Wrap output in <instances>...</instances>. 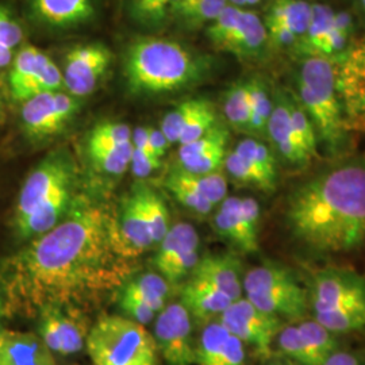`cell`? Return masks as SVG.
<instances>
[{
	"mask_svg": "<svg viewBox=\"0 0 365 365\" xmlns=\"http://www.w3.org/2000/svg\"><path fill=\"white\" fill-rule=\"evenodd\" d=\"M223 167L227 172V175L237 184L253 187V188H257L265 194H271L269 190H268V185L261 178L260 173L255 170L244 157L241 156L240 153H237L235 149L232 152H227V155L225 157Z\"/></svg>",
	"mask_w": 365,
	"mask_h": 365,
	"instance_id": "42",
	"label": "cell"
},
{
	"mask_svg": "<svg viewBox=\"0 0 365 365\" xmlns=\"http://www.w3.org/2000/svg\"><path fill=\"white\" fill-rule=\"evenodd\" d=\"M227 1H229V4H233L235 7H241V9H244V7H252V6H256V4L261 3L262 0H227Z\"/></svg>",
	"mask_w": 365,
	"mask_h": 365,
	"instance_id": "55",
	"label": "cell"
},
{
	"mask_svg": "<svg viewBox=\"0 0 365 365\" xmlns=\"http://www.w3.org/2000/svg\"><path fill=\"white\" fill-rule=\"evenodd\" d=\"M245 359H247L245 344L233 334H230L225 344L221 356L218 357V360L214 365H244Z\"/></svg>",
	"mask_w": 365,
	"mask_h": 365,
	"instance_id": "50",
	"label": "cell"
},
{
	"mask_svg": "<svg viewBox=\"0 0 365 365\" xmlns=\"http://www.w3.org/2000/svg\"><path fill=\"white\" fill-rule=\"evenodd\" d=\"M314 319L334 334H346L363 330L365 329V304L314 314Z\"/></svg>",
	"mask_w": 365,
	"mask_h": 365,
	"instance_id": "35",
	"label": "cell"
},
{
	"mask_svg": "<svg viewBox=\"0 0 365 365\" xmlns=\"http://www.w3.org/2000/svg\"><path fill=\"white\" fill-rule=\"evenodd\" d=\"M39 24L54 29L78 26L95 15L91 0H27Z\"/></svg>",
	"mask_w": 365,
	"mask_h": 365,
	"instance_id": "24",
	"label": "cell"
},
{
	"mask_svg": "<svg viewBox=\"0 0 365 365\" xmlns=\"http://www.w3.org/2000/svg\"><path fill=\"white\" fill-rule=\"evenodd\" d=\"M245 298L264 313L280 319L302 321L310 310L307 289L288 268L265 261L242 279Z\"/></svg>",
	"mask_w": 365,
	"mask_h": 365,
	"instance_id": "6",
	"label": "cell"
},
{
	"mask_svg": "<svg viewBox=\"0 0 365 365\" xmlns=\"http://www.w3.org/2000/svg\"><path fill=\"white\" fill-rule=\"evenodd\" d=\"M0 365H57L53 352L38 334L0 330Z\"/></svg>",
	"mask_w": 365,
	"mask_h": 365,
	"instance_id": "22",
	"label": "cell"
},
{
	"mask_svg": "<svg viewBox=\"0 0 365 365\" xmlns=\"http://www.w3.org/2000/svg\"><path fill=\"white\" fill-rule=\"evenodd\" d=\"M138 190L150 235L155 245H158L170 230V212L163 197L152 188L146 187L145 184H138Z\"/></svg>",
	"mask_w": 365,
	"mask_h": 365,
	"instance_id": "31",
	"label": "cell"
},
{
	"mask_svg": "<svg viewBox=\"0 0 365 365\" xmlns=\"http://www.w3.org/2000/svg\"><path fill=\"white\" fill-rule=\"evenodd\" d=\"M205 72L199 57L182 43L168 39L144 38L131 43L123 75L137 95H164L197 83Z\"/></svg>",
	"mask_w": 365,
	"mask_h": 365,
	"instance_id": "3",
	"label": "cell"
},
{
	"mask_svg": "<svg viewBox=\"0 0 365 365\" xmlns=\"http://www.w3.org/2000/svg\"><path fill=\"white\" fill-rule=\"evenodd\" d=\"M190 277L220 289L232 300L240 299L244 292L241 262L232 253L207 255L200 257Z\"/></svg>",
	"mask_w": 365,
	"mask_h": 365,
	"instance_id": "21",
	"label": "cell"
},
{
	"mask_svg": "<svg viewBox=\"0 0 365 365\" xmlns=\"http://www.w3.org/2000/svg\"><path fill=\"white\" fill-rule=\"evenodd\" d=\"M294 95L312 119L318 143L330 153L345 145L344 108L336 87V66L327 57H304L295 75Z\"/></svg>",
	"mask_w": 365,
	"mask_h": 365,
	"instance_id": "4",
	"label": "cell"
},
{
	"mask_svg": "<svg viewBox=\"0 0 365 365\" xmlns=\"http://www.w3.org/2000/svg\"><path fill=\"white\" fill-rule=\"evenodd\" d=\"M134 271L117 212L76 197L61 221L1 267L3 313L37 317L48 306L83 312L118 292Z\"/></svg>",
	"mask_w": 365,
	"mask_h": 365,
	"instance_id": "1",
	"label": "cell"
},
{
	"mask_svg": "<svg viewBox=\"0 0 365 365\" xmlns=\"http://www.w3.org/2000/svg\"><path fill=\"white\" fill-rule=\"evenodd\" d=\"M76 110L78 101L71 93L43 92L22 102V125L30 137L46 138L61 130Z\"/></svg>",
	"mask_w": 365,
	"mask_h": 365,
	"instance_id": "15",
	"label": "cell"
},
{
	"mask_svg": "<svg viewBox=\"0 0 365 365\" xmlns=\"http://www.w3.org/2000/svg\"><path fill=\"white\" fill-rule=\"evenodd\" d=\"M261 210L256 199L226 196L214 214L217 235L242 253L259 250Z\"/></svg>",
	"mask_w": 365,
	"mask_h": 365,
	"instance_id": "8",
	"label": "cell"
},
{
	"mask_svg": "<svg viewBox=\"0 0 365 365\" xmlns=\"http://www.w3.org/2000/svg\"><path fill=\"white\" fill-rule=\"evenodd\" d=\"M359 3H360V7H361L363 13L365 14V0H359Z\"/></svg>",
	"mask_w": 365,
	"mask_h": 365,
	"instance_id": "56",
	"label": "cell"
},
{
	"mask_svg": "<svg viewBox=\"0 0 365 365\" xmlns=\"http://www.w3.org/2000/svg\"><path fill=\"white\" fill-rule=\"evenodd\" d=\"M14 60V51L0 43V68L9 66Z\"/></svg>",
	"mask_w": 365,
	"mask_h": 365,
	"instance_id": "54",
	"label": "cell"
},
{
	"mask_svg": "<svg viewBox=\"0 0 365 365\" xmlns=\"http://www.w3.org/2000/svg\"><path fill=\"white\" fill-rule=\"evenodd\" d=\"M235 150L260 173L269 192H274L277 185V168L276 157L269 146L255 138H245L237 144Z\"/></svg>",
	"mask_w": 365,
	"mask_h": 365,
	"instance_id": "28",
	"label": "cell"
},
{
	"mask_svg": "<svg viewBox=\"0 0 365 365\" xmlns=\"http://www.w3.org/2000/svg\"><path fill=\"white\" fill-rule=\"evenodd\" d=\"M155 265L173 287L187 280L200 260V240L195 227L187 222L170 226L168 233L157 245Z\"/></svg>",
	"mask_w": 365,
	"mask_h": 365,
	"instance_id": "13",
	"label": "cell"
},
{
	"mask_svg": "<svg viewBox=\"0 0 365 365\" xmlns=\"http://www.w3.org/2000/svg\"><path fill=\"white\" fill-rule=\"evenodd\" d=\"M206 102L207 99L203 98H192L165 114V117L161 120L160 130L163 131L170 145L179 144L182 129L200 111V108L206 105Z\"/></svg>",
	"mask_w": 365,
	"mask_h": 365,
	"instance_id": "38",
	"label": "cell"
},
{
	"mask_svg": "<svg viewBox=\"0 0 365 365\" xmlns=\"http://www.w3.org/2000/svg\"><path fill=\"white\" fill-rule=\"evenodd\" d=\"M160 167H161V158H158L152 153H146L140 149L133 148L130 170L135 178L138 179L148 178L155 170H160Z\"/></svg>",
	"mask_w": 365,
	"mask_h": 365,
	"instance_id": "49",
	"label": "cell"
},
{
	"mask_svg": "<svg viewBox=\"0 0 365 365\" xmlns=\"http://www.w3.org/2000/svg\"><path fill=\"white\" fill-rule=\"evenodd\" d=\"M313 14L307 0H274L264 21L268 38L277 48H295L304 36Z\"/></svg>",
	"mask_w": 365,
	"mask_h": 365,
	"instance_id": "18",
	"label": "cell"
},
{
	"mask_svg": "<svg viewBox=\"0 0 365 365\" xmlns=\"http://www.w3.org/2000/svg\"><path fill=\"white\" fill-rule=\"evenodd\" d=\"M298 329L317 365L324 364L331 353L339 351V341L336 339V334L322 327L314 318L299 321Z\"/></svg>",
	"mask_w": 365,
	"mask_h": 365,
	"instance_id": "30",
	"label": "cell"
},
{
	"mask_svg": "<svg viewBox=\"0 0 365 365\" xmlns=\"http://www.w3.org/2000/svg\"><path fill=\"white\" fill-rule=\"evenodd\" d=\"M61 87L63 71L38 48L24 45L11 63L10 88L14 99L25 102L38 93L60 91Z\"/></svg>",
	"mask_w": 365,
	"mask_h": 365,
	"instance_id": "11",
	"label": "cell"
},
{
	"mask_svg": "<svg viewBox=\"0 0 365 365\" xmlns=\"http://www.w3.org/2000/svg\"><path fill=\"white\" fill-rule=\"evenodd\" d=\"M133 143L119 146L88 148L93 165L107 175L118 176L130 168Z\"/></svg>",
	"mask_w": 365,
	"mask_h": 365,
	"instance_id": "36",
	"label": "cell"
},
{
	"mask_svg": "<svg viewBox=\"0 0 365 365\" xmlns=\"http://www.w3.org/2000/svg\"><path fill=\"white\" fill-rule=\"evenodd\" d=\"M180 300L196 321L205 324L217 319L235 302L220 289L192 277L182 283Z\"/></svg>",
	"mask_w": 365,
	"mask_h": 365,
	"instance_id": "25",
	"label": "cell"
},
{
	"mask_svg": "<svg viewBox=\"0 0 365 365\" xmlns=\"http://www.w3.org/2000/svg\"><path fill=\"white\" fill-rule=\"evenodd\" d=\"M153 339L165 364L195 365L192 315L182 300L168 303L157 314Z\"/></svg>",
	"mask_w": 365,
	"mask_h": 365,
	"instance_id": "9",
	"label": "cell"
},
{
	"mask_svg": "<svg viewBox=\"0 0 365 365\" xmlns=\"http://www.w3.org/2000/svg\"><path fill=\"white\" fill-rule=\"evenodd\" d=\"M86 351L92 365H158L153 336L122 315H101L90 327Z\"/></svg>",
	"mask_w": 365,
	"mask_h": 365,
	"instance_id": "5",
	"label": "cell"
},
{
	"mask_svg": "<svg viewBox=\"0 0 365 365\" xmlns=\"http://www.w3.org/2000/svg\"><path fill=\"white\" fill-rule=\"evenodd\" d=\"M229 4L227 0H203L199 4H196L194 9H191L187 14L180 16L187 26L197 27L211 24L222 10Z\"/></svg>",
	"mask_w": 365,
	"mask_h": 365,
	"instance_id": "47",
	"label": "cell"
},
{
	"mask_svg": "<svg viewBox=\"0 0 365 365\" xmlns=\"http://www.w3.org/2000/svg\"><path fill=\"white\" fill-rule=\"evenodd\" d=\"M289 118L291 125L304 153L312 160L318 157V137L313 122L297 101L294 92L289 91Z\"/></svg>",
	"mask_w": 365,
	"mask_h": 365,
	"instance_id": "39",
	"label": "cell"
},
{
	"mask_svg": "<svg viewBox=\"0 0 365 365\" xmlns=\"http://www.w3.org/2000/svg\"><path fill=\"white\" fill-rule=\"evenodd\" d=\"M268 41L264 21L257 14L242 9L235 27L217 49L240 58H257L265 51Z\"/></svg>",
	"mask_w": 365,
	"mask_h": 365,
	"instance_id": "23",
	"label": "cell"
},
{
	"mask_svg": "<svg viewBox=\"0 0 365 365\" xmlns=\"http://www.w3.org/2000/svg\"><path fill=\"white\" fill-rule=\"evenodd\" d=\"M229 143V131L222 126L221 123H217L214 128H211L205 135L197 138L195 141L179 145V161L199 156L202 153L210 152L217 148H225Z\"/></svg>",
	"mask_w": 365,
	"mask_h": 365,
	"instance_id": "44",
	"label": "cell"
},
{
	"mask_svg": "<svg viewBox=\"0 0 365 365\" xmlns=\"http://www.w3.org/2000/svg\"><path fill=\"white\" fill-rule=\"evenodd\" d=\"M111 63V53L102 45H83L69 51L63 69L64 87L75 98L96 90Z\"/></svg>",
	"mask_w": 365,
	"mask_h": 365,
	"instance_id": "16",
	"label": "cell"
},
{
	"mask_svg": "<svg viewBox=\"0 0 365 365\" xmlns=\"http://www.w3.org/2000/svg\"><path fill=\"white\" fill-rule=\"evenodd\" d=\"M230 333L217 319L205 324L195 341V365H214L221 356Z\"/></svg>",
	"mask_w": 365,
	"mask_h": 365,
	"instance_id": "29",
	"label": "cell"
},
{
	"mask_svg": "<svg viewBox=\"0 0 365 365\" xmlns=\"http://www.w3.org/2000/svg\"><path fill=\"white\" fill-rule=\"evenodd\" d=\"M180 0H131V18L141 26L156 29L167 22Z\"/></svg>",
	"mask_w": 365,
	"mask_h": 365,
	"instance_id": "34",
	"label": "cell"
},
{
	"mask_svg": "<svg viewBox=\"0 0 365 365\" xmlns=\"http://www.w3.org/2000/svg\"><path fill=\"white\" fill-rule=\"evenodd\" d=\"M272 365H292V364H272Z\"/></svg>",
	"mask_w": 365,
	"mask_h": 365,
	"instance_id": "58",
	"label": "cell"
},
{
	"mask_svg": "<svg viewBox=\"0 0 365 365\" xmlns=\"http://www.w3.org/2000/svg\"><path fill=\"white\" fill-rule=\"evenodd\" d=\"M117 225L119 235L134 259L156 247L145 217L138 184L122 199L117 212Z\"/></svg>",
	"mask_w": 365,
	"mask_h": 365,
	"instance_id": "20",
	"label": "cell"
},
{
	"mask_svg": "<svg viewBox=\"0 0 365 365\" xmlns=\"http://www.w3.org/2000/svg\"><path fill=\"white\" fill-rule=\"evenodd\" d=\"M322 365H365V360L356 353L336 351L327 357Z\"/></svg>",
	"mask_w": 365,
	"mask_h": 365,
	"instance_id": "51",
	"label": "cell"
},
{
	"mask_svg": "<svg viewBox=\"0 0 365 365\" xmlns=\"http://www.w3.org/2000/svg\"><path fill=\"white\" fill-rule=\"evenodd\" d=\"M307 295L313 315L365 304V276L344 268L321 269L313 274Z\"/></svg>",
	"mask_w": 365,
	"mask_h": 365,
	"instance_id": "12",
	"label": "cell"
},
{
	"mask_svg": "<svg viewBox=\"0 0 365 365\" xmlns=\"http://www.w3.org/2000/svg\"><path fill=\"white\" fill-rule=\"evenodd\" d=\"M165 187L176 202H179L182 207L194 212L197 217H207L215 209V206L200 195L195 188L180 179L176 170H172L167 176Z\"/></svg>",
	"mask_w": 365,
	"mask_h": 365,
	"instance_id": "37",
	"label": "cell"
},
{
	"mask_svg": "<svg viewBox=\"0 0 365 365\" xmlns=\"http://www.w3.org/2000/svg\"><path fill=\"white\" fill-rule=\"evenodd\" d=\"M274 345L277 346L279 352L298 365H317L313 354L310 353L304 339L300 336L298 325L280 327Z\"/></svg>",
	"mask_w": 365,
	"mask_h": 365,
	"instance_id": "41",
	"label": "cell"
},
{
	"mask_svg": "<svg viewBox=\"0 0 365 365\" xmlns=\"http://www.w3.org/2000/svg\"><path fill=\"white\" fill-rule=\"evenodd\" d=\"M176 173L180 176L187 184H190L192 188L206 197L210 203L214 206H218L222 200L227 196V179L222 173L221 170L212 172V173H206V175H195V173H188L182 168H178Z\"/></svg>",
	"mask_w": 365,
	"mask_h": 365,
	"instance_id": "40",
	"label": "cell"
},
{
	"mask_svg": "<svg viewBox=\"0 0 365 365\" xmlns=\"http://www.w3.org/2000/svg\"><path fill=\"white\" fill-rule=\"evenodd\" d=\"M75 163L66 150H57L42 160L24 182L15 211V222L48 202L54 194L75 182Z\"/></svg>",
	"mask_w": 365,
	"mask_h": 365,
	"instance_id": "7",
	"label": "cell"
},
{
	"mask_svg": "<svg viewBox=\"0 0 365 365\" xmlns=\"http://www.w3.org/2000/svg\"><path fill=\"white\" fill-rule=\"evenodd\" d=\"M148 129H149V143H150V148H152L153 153L158 158H163L167 149L170 148V144L168 143V140L165 138V135L160 129H155V128H148Z\"/></svg>",
	"mask_w": 365,
	"mask_h": 365,
	"instance_id": "52",
	"label": "cell"
},
{
	"mask_svg": "<svg viewBox=\"0 0 365 365\" xmlns=\"http://www.w3.org/2000/svg\"><path fill=\"white\" fill-rule=\"evenodd\" d=\"M227 155V149L225 148H217L206 153H202L199 156L191 157L187 160L180 161V168L188 173L195 175H206L218 172L225 164V157Z\"/></svg>",
	"mask_w": 365,
	"mask_h": 365,
	"instance_id": "46",
	"label": "cell"
},
{
	"mask_svg": "<svg viewBox=\"0 0 365 365\" xmlns=\"http://www.w3.org/2000/svg\"><path fill=\"white\" fill-rule=\"evenodd\" d=\"M223 113L227 123L233 129L249 133L250 99L248 81L235 83L226 91L223 101Z\"/></svg>",
	"mask_w": 365,
	"mask_h": 365,
	"instance_id": "33",
	"label": "cell"
},
{
	"mask_svg": "<svg viewBox=\"0 0 365 365\" xmlns=\"http://www.w3.org/2000/svg\"><path fill=\"white\" fill-rule=\"evenodd\" d=\"M272 99L274 106L267 126V135L284 163L294 167H304L312 158L302 149L292 129L289 118V92L277 90Z\"/></svg>",
	"mask_w": 365,
	"mask_h": 365,
	"instance_id": "19",
	"label": "cell"
},
{
	"mask_svg": "<svg viewBox=\"0 0 365 365\" xmlns=\"http://www.w3.org/2000/svg\"><path fill=\"white\" fill-rule=\"evenodd\" d=\"M24 41V30L11 13L0 6V43L15 51Z\"/></svg>",
	"mask_w": 365,
	"mask_h": 365,
	"instance_id": "48",
	"label": "cell"
},
{
	"mask_svg": "<svg viewBox=\"0 0 365 365\" xmlns=\"http://www.w3.org/2000/svg\"><path fill=\"white\" fill-rule=\"evenodd\" d=\"M284 222L312 253L339 255L365 241V161H348L317 173L288 195Z\"/></svg>",
	"mask_w": 365,
	"mask_h": 365,
	"instance_id": "2",
	"label": "cell"
},
{
	"mask_svg": "<svg viewBox=\"0 0 365 365\" xmlns=\"http://www.w3.org/2000/svg\"><path fill=\"white\" fill-rule=\"evenodd\" d=\"M248 84L250 99L249 133L253 135H267V126L272 113L274 99L267 90L265 83L260 78H252Z\"/></svg>",
	"mask_w": 365,
	"mask_h": 365,
	"instance_id": "32",
	"label": "cell"
},
{
	"mask_svg": "<svg viewBox=\"0 0 365 365\" xmlns=\"http://www.w3.org/2000/svg\"><path fill=\"white\" fill-rule=\"evenodd\" d=\"M1 314H3V300L0 298V317H1Z\"/></svg>",
	"mask_w": 365,
	"mask_h": 365,
	"instance_id": "57",
	"label": "cell"
},
{
	"mask_svg": "<svg viewBox=\"0 0 365 365\" xmlns=\"http://www.w3.org/2000/svg\"><path fill=\"white\" fill-rule=\"evenodd\" d=\"M118 303L122 313L144 327L156 319V312L138 294L125 286L118 291Z\"/></svg>",
	"mask_w": 365,
	"mask_h": 365,
	"instance_id": "45",
	"label": "cell"
},
{
	"mask_svg": "<svg viewBox=\"0 0 365 365\" xmlns=\"http://www.w3.org/2000/svg\"><path fill=\"white\" fill-rule=\"evenodd\" d=\"M133 130L123 122H102L95 126L88 137V148L119 146L131 143Z\"/></svg>",
	"mask_w": 365,
	"mask_h": 365,
	"instance_id": "43",
	"label": "cell"
},
{
	"mask_svg": "<svg viewBox=\"0 0 365 365\" xmlns=\"http://www.w3.org/2000/svg\"><path fill=\"white\" fill-rule=\"evenodd\" d=\"M200 1H203V0H180L175 10V15L180 18L184 14L188 13L191 9H194L196 4H199Z\"/></svg>",
	"mask_w": 365,
	"mask_h": 365,
	"instance_id": "53",
	"label": "cell"
},
{
	"mask_svg": "<svg viewBox=\"0 0 365 365\" xmlns=\"http://www.w3.org/2000/svg\"><path fill=\"white\" fill-rule=\"evenodd\" d=\"M123 286L138 294L157 314L168 304L175 288L158 272L133 274L123 283Z\"/></svg>",
	"mask_w": 365,
	"mask_h": 365,
	"instance_id": "26",
	"label": "cell"
},
{
	"mask_svg": "<svg viewBox=\"0 0 365 365\" xmlns=\"http://www.w3.org/2000/svg\"><path fill=\"white\" fill-rule=\"evenodd\" d=\"M336 11L322 3H313V14L309 27L295 46L297 52L303 57H313L318 51L319 45L327 38V34L334 27Z\"/></svg>",
	"mask_w": 365,
	"mask_h": 365,
	"instance_id": "27",
	"label": "cell"
},
{
	"mask_svg": "<svg viewBox=\"0 0 365 365\" xmlns=\"http://www.w3.org/2000/svg\"><path fill=\"white\" fill-rule=\"evenodd\" d=\"M218 321L230 334L255 349L261 357L272 354L274 339L280 330L282 319L272 314L264 313L247 298L235 300Z\"/></svg>",
	"mask_w": 365,
	"mask_h": 365,
	"instance_id": "10",
	"label": "cell"
},
{
	"mask_svg": "<svg viewBox=\"0 0 365 365\" xmlns=\"http://www.w3.org/2000/svg\"><path fill=\"white\" fill-rule=\"evenodd\" d=\"M336 66V87L349 118L365 117V37L349 45Z\"/></svg>",
	"mask_w": 365,
	"mask_h": 365,
	"instance_id": "17",
	"label": "cell"
},
{
	"mask_svg": "<svg viewBox=\"0 0 365 365\" xmlns=\"http://www.w3.org/2000/svg\"><path fill=\"white\" fill-rule=\"evenodd\" d=\"M83 313L61 306H48L39 312L38 336L53 353L66 357L86 349L90 329Z\"/></svg>",
	"mask_w": 365,
	"mask_h": 365,
	"instance_id": "14",
	"label": "cell"
}]
</instances>
